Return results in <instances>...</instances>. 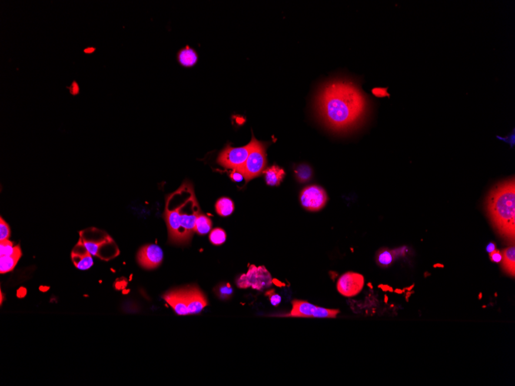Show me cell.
<instances>
[{
  "label": "cell",
  "instance_id": "obj_1",
  "mask_svg": "<svg viewBox=\"0 0 515 386\" xmlns=\"http://www.w3.org/2000/svg\"><path fill=\"white\" fill-rule=\"evenodd\" d=\"M320 115L326 125L336 131L351 128L361 121L367 101L356 84L337 80L325 86L318 99Z\"/></svg>",
  "mask_w": 515,
  "mask_h": 386
},
{
  "label": "cell",
  "instance_id": "obj_2",
  "mask_svg": "<svg viewBox=\"0 0 515 386\" xmlns=\"http://www.w3.org/2000/svg\"><path fill=\"white\" fill-rule=\"evenodd\" d=\"M200 214L194 187L189 181H184L177 191L166 197L164 220L170 242L177 244L189 242Z\"/></svg>",
  "mask_w": 515,
  "mask_h": 386
},
{
  "label": "cell",
  "instance_id": "obj_3",
  "mask_svg": "<svg viewBox=\"0 0 515 386\" xmlns=\"http://www.w3.org/2000/svg\"><path fill=\"white\" fill-rule=\"evenodd\" d=\"M487 209L499 234L508 241L514 242V178L500 183L492 190L487 197Z\"/></svg>",
  "mask_w": 515,
  "mask_h": 386
},
{
  "label": "cell",
  "instance_id": "obj_4",
  "mask_svg": "<svg viewBox=\"0 0 515 386\" xmlns=\"http://www.w3.org/2000/svg\"><path fill=\"white\" fill-rule=\"evenodd\" d=\"M79 245L82 246L91 255L97 256L101 259L109 261L117 257L118 253L110 251V248L118 249L114 240L104 231L90 228L80 232Z\"/></svg>",
  "mask_w": 515,
  "mask_h": 386
},
{
  "label": "cell",
  "instance_id": "obj_5",
  "mask_svg": "<svg viewBox=\"0 0 515 386\" xmlns=\"http://www.w3.org/2000/svg\"><path fill=\"white\" fill-rule=\"evenodd\" d=\"M252 147L244 165L238 171L243 174L246 182L259 177L265 171L266 165V144L257 141L253 136Z\"/></svg>",
  "mask_w": 515,
  "mask_h": 386
},
{
  "label": "cell",
  "instance_id": "obj_6",
  "mask_svg": "<svg viewBox=\"0 0 515 386\" xmlns=\"http://www.w3.org/2000/svg\"><path fill=\"white\" fill-rule=\"evenodd\" d=\"M273 284L271 274L263 266H250L247 274H242L237 280V287L241 288H251L263 291L270 288Z\"/></svg>",
  "mask_w": 515,
  "mask_h": 386
},
{
  "label": "cell",
  "instance_id": "obj_7",
  "mask_svg": "<svg viewBox=\"0 0 515 386\" xmlns=\"http://www.w3.org/2000/svg\"><path fill=\"white\" fill-rule=\"evenodd\" d=\"M252 144L251 140L249 144L244 147H233L228 144L220 153L217 158V163L227 169L238 171L244 165L247 157L249 155Z\"/></svg>",
  "mask_w": 515,
  "mask_h": 386
},
{
  "label": "cell",
  "instance_id": "obj_8",
  "mask_svg": "<svg viewBox=\"0 0 515 386\" xmlns=\"http://www.w3.org/2000/svg\"><path fill=\"white\" fill-rule=\"evenodd\" d=\"M340 313L339 310L321 308L307 301L295 300L290 315L303 318H334Z\"/></svg>",
  "mask_w": 515,
  "mask_h": 386
},
{
  "label": "cell",
  "instance_id": "obj_9",
  "mask_svg": "<svg viewBox=\"0 0 515 386\" xmlns=\"http://www.w3.org/2000/svg\"><path fill=\"white\" fill-rule=\"evenodd\" d=\"M328 197L326 191L320 186L313 185L306 187L300 194V202L307 211H320L327 202Z\"/></svg>",
  "mask_w": 515,
  "mask_h": 386
},
{
  "label": "cell",
  "instance_id": "obj_10",
  "mask_svg": "<svg viewBox=\"0 0 515 386\" xmlns=\"http://www.w3.org/2000/svg\"><path fill=\"white\" fill-rule=\"evenodd\" d=\"M364 286V277L355 272H347L339 278L337 290L345 297H354L361 292Z\"/></svg>",
  "mask_w": 515,
  "mask_h": 386
},
{
  "label": "cell",
  "instance_id": "obj_11",
  "mask_svg": "<svg viewBox=\"0 0 515 386\" xmlns=\"http://www.w3.org/2000/svg\"><path fill=\"white\" fill-rule=\"evenodd\" d=\"M137 261L142 268L154 269L162 263L164 258L161 247L157 244H146L137 253Z\"/></svg>",
  "mask_w": 515,
  "mask_h": 386
},
{
  "label": "cell",
  "instance_id": "obj_12",
  "mask_svg": "<svg viewBox=\"0 0 515 386\" xmlns=\"http://www.w3.org/2000/svg\"><path fill=\"white\" fill-rule=\"evenodd\" d=\"M181 291L189 314L201 312L207 305L205 297L197 287L187 286L186 288H181Z\"/></svg>",
  "mask_w": 515,
  "mask_h": 386
},
{
  "label": "cell",
  "instance_id": "obj_13",
  "mask_svg": "<svg viewBox=\"0 0 515 386\" xmlns=\"http://www.w3.org/2000/svg\"><path fill=\"white\" fill-rule=\"evenodd\" d=\"M71 259L76 268L82 271L90 269L94 265V260L91 254L78 244L71 253Z\"/></svg>",
  "mask_w": 515,
  "mask_h": 386
},
{
  "label": "cell",
  "instance_id": "obj_14",
  "mask_svg": "<svg viewBox=\"0 0 515 386\" xmlns=\"http://www.w3.org/2000/svg\"><path fill=\"white\" fill-rule=\"evenodd\" d=\"M163 298H164V301L174 309L176 314H179V315L189 314L187 305L183 300L179 289L172 290V291L167 292V294H164Z\"/></svg>",
  "mask_w": 515,
  "mask_h": 386
},
{
  "label": "cell",
  "instance_id": "obj_15",
  "mask_svg": "<svg viewBox=\"0 0 515 386\" xmlns=\"http://www.w3.org/2000/svg\"><path fill=\"white\" fill-rule=\"evenodd\" d=\"M264 173L266 183L268 185L273 186V187L280 185L286 175L284 170L277 165H273L269 167L266 171H264Z\"/></svg>",
  "mask_w": 515,
  "mask_h": 386
},
{
  "label": "cell",
  "instance_id": "obj_16",
  "mask_svg": "<svg viewBox=\"0 0 515 386\" xmlns=\"http://www.w3.org/2000/svg\"><path fill=\"white\" fill-rule=\"evenodd\" d=\"M502 256H503L502 266H503V270L507 274L513 277L515 274L514 246H511V247H507L506 249L503 250Z\"/></svg>",
  "mask_w": 515,
  "mask_h": 386
},
{
  "label": "cell",
  "instance_id": "obj_17",
  "mask_svg": "<svg viewBox=\"0 0 515 386\" xmlns=\"http://www.w3.org/2000/svg\"><path fill=\"white\" fill-rule=\"evenodd\" d=\"M178 61L184 67H192L197 63V54L193 49L190 48L189 47H186L178 54Z\"/></svg>",
  "mask_w": 515,
  "mask_h": 386
},
{
  "label": "cell",
  "instance_id": "obj_18",
  "mask_svg": "<svg viewBox=\"0 0 515 386\" xmlns=\"http://www.w3.org/2000/svg\"><path fill=\"white\" fill-rule=\"evenodd\" d=\"M22 254L11 256H1L0 257V273L6 274L14 269Z\"/></svg>",
  "mask_w": 515,
  "mask_h": 386
},
{
  "label": "cell",
  "instance_id": "obj_19",
  "mask_svg": "<svg viewBox=\"0 0 515 386\" xmlns=\"http://www.w3.org/2000/svg\"><path fill=\"white\" fill-rule=\"evenodd\" d=\"M234 203L230 198L221 197L215 204L216 212L222 217L231 215L234 211Z\"/></svg>",
  "mask_w": 515,
  "mask_h": 386
},
{
  "label": "cell",
  "instance_id": "obj_20",
  "mask_svg": "<svg viewBox=\"0 0 515 386\" xmlns=\"http://www.w3.org/2000/svg\"><path fill=\"white\" fill-rule=\"evenodd\" d=\"M211 227H212V222L209 217L202 214H200L197 216L195 221V227H194L195 232L200 235H204L211 231Z\"/></svg>",
  "mask_w": 515,
  "mask_h": 386
},
{
  "label": "cell",
  "instance_id": "obj_21",
  "mask_svg": "<svg viewBox=\"0 0 515 386\" xmlns=\"http://www.w3.org/2000/svg\"><path fill=\"white\" fill-rule=\"evenodd\" d=\"M15 254H22L20 245L14 247V243L9 240L0 241V255L11 256Z\"/></svg>",
  "mask_w": 515,
  "mask_h": 386
},
{
  "label": "cell",
  "instance_id": "obj_22",
  "mask_svg": "<svg viewBox=\"0 0 515 386\" xmlns=\"http://www.w3.org/2000/svg\"><path fill=\"white\" fill-rule=\"evenodd\" d=\"M296 178L300 182L304 183L310 181L313 175V171L308 164H300L295 171Z\"/></svg>",
  "mask_w": 515,
  "mask_h": 386
},
{
  "label": "cell",
  "instance_id": "obj_23",
  "mask_svg": "<svg viewBox=\"0 0 515 386\" xmlns=\"http://www.w3.org/2000/svg\"><path fill=\"white\" fill-rule=\"evenodd\" d=\"M227 235L225 231L221 228H215L212 230L209 234V240L214 245H220L226 241Z\"/></svg>",
  "mask_w": 515,
  "mask_h": 386
},
{
  "label": "cell",
  "instance_id": "obj_24",
  "mask_svg": "<svg viewBox=\"0 0 515 386\" xmlns=\"http://www.w3.org/2000/svg\"><path fill=\"white\" fill-rule=\"evenodd\" d=\"M393 261V254L388 250L380 251L377 255V262L383 267H388Z\"/></svg>",
  "mask_w": 515,
  "mask_h": 386
},
{
  "label": "cell",
  "instance_id": "obj_25",
  "mask_svg": "<svg viewBox=\"0 0 515 386\" xmlns=\"http://www.w3.org/2000/svg\"><path fill=\"white\" fill-rule=\"evenodd\" d=\"M215 292L221 299H228L232 295L233 288L229 284H221L217 287Z\"/></svg>",
  "mask_w": 515,
  "mask_h": 386
},
{
  "label": "cell",
  "instance_id": "obj_26",
  "mask_svg": "<svg viewBox=\"0 0 515 386\" xmlns=\"http://www.w3.org/2000/svg\"><path fill=\"white\" fill-rule=\"evenodd\" d=\"M11 237V228L7 223L1 217L0 219V241L9 240Z\"/></svg>",
  "mask_w": 515,
  "mask_h": 386
},
{
  "label": "cell",
  "instance_id": "obj_27",
  "mask_svg": "<svg viewBox=\"0 0 515 386\" xmlns=\"http://www.w3.org/2000/svg\"><path fill=\"white\" fill-rule=\"evenodd\" d=\"M372 93L373 95L376 97H390V94L387 92V88H381V87H376L372 90Z\"/></svg>",
  "mask_w": 515,
  "mask_h": 386
},
{
  "label": "cell",
  "instance_id": "obj_28",
  "mask_svg": "<svg viewBox=\"0 0 515 386\" xmlns=\"http://www.w3.org/2000/svg\"><path fill=\"white\" fill-rule=\"evenodd\" d=\"M230 177H231V180L234 181V182H241L244 179L243 174L239 171H237V170H233L231 171V174H230Z\"/></svg>",
  "mask_w": 515,
  "mask_h": 386
},
{
  "label": "cell",
  "instance_id": "obj_29",
  "mask_svg": "<svg viewBox=\"0 0 515 386\" xmlns=\"http://www.w3.org/2000/svg\"><path fill=\"white\" fill-rule=\"evenodd\" d=\"M490 258L492 261L495 263H499L502 261L503 256H502L501 253L498 251H494L493 252L490 253Z\"/></svg>",
  "mask_w": 515,
  "mask_h": 386
},
{
  "label": "cell",
  "instance_id": "obj_30",
  "mask_svg": "<svg viewBox=\"0 0 515 386\" xmlns=\"http://www.w3.org/2000/svg\"><path fill=\"white\" fill-rule=\"evenodd\" d=\"M270 302L273 306H278L281 303V296L277 294H273L270 297Z\"/></svg>",
  "mask_w": 515,
  "mask_h": 386
},
{
  "label": "cell",
  "instance_id": "obj_31",
  "mask_svg": "<svg viewBox=\"0 0 515 386\" xmlns=\"http://www.w3.org/2000/svg\"><path fill=\"white\" fill-rule=\"evenodd\" d=\"M499 138L503 140L505 142L508 143L511 146H513V144H514V134H513V132L511 133V134H510L508 137H505V138H502V137H499Z\"/></svg>",
  "mask_w": 515,
  "mask_h": 386
},
{
  "label": "cell",
  "instance_id": "obj_32",
  "mask_svg": "<svg viewBox=\"0 0 515 386\" xmlns=\"http://www.w3.org/2000/svg\"><path fill=\"white\" fill-rule=\"evenodd\" d=\"M496 251V247L493 243H490L487 246V251L488 253H492L493 251Z\"/></svg>",
  "mask_w": 515,
  "mask_h": 386
}]
</instances>
